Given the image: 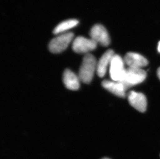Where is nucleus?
I'll return each instance as SVG.
<instances>
[{
    "instance_id": "1",
    "label": "nucleus",
    "mask_w": 160,
    "mask_h": 159,
    "mask_svg": "<svg viewBox=\"0 0 160 159\" xmlns=\"http://www.w3.org/2000/svg\"><path fill=\"white\" fill-rule=\"evenodd\" d=\"M97 60L92 54L85 55L80 66L79 78L82 82L89 84L92 81L97 68Z\"/></svg>"
},
{
    "instance_id": "2",
    "label": "nucleus",
    "mask_w": 160,
    "mask_h": 159,
    "mask_svg": "<svg viewBox=\"0 0 160 159\" xmlns=\"http://www.w3.org/2000/svg\"><path fill=\"white\" fill-rule=\"evenodd\" d=\"M146 77V72L142 68L128 67L125 68L122 78L118 82H121L127 89L142 83Z\"/></svg>"
},
{
    "instance_id": "3",
    "label": "nucleus",
    "mask_w": 160,
    "mask_h": 159,
    "mask_svg": "<svg viewBox=\"0 0 160 159\" xmlns=\"http://www.w3.org/2000/svg\"><path fill=\"white\" fill-rule=\"evenodd\" d=\"M74 38V34L72 32L61 34L52 39L49 44V50L55 54L61 53L68 47Z\"/></svg>"
},
{
    "instance_id": "4",
    "label": "nucleus",
    "mask_w": 160,
    "mask_h": 159,
    "mask_svg": "<svg viewBox=\"0 0 160 159\" xmlns=\"http://www.w3.org/2000/svg\"><path fill=\"white\" fill-rule=\"evenodd\" d=\"M98 44L93 39H89L82 36H79L74 39L72 49L75 52L79 54H88L89 52L95 50Z\"/></svg>"
},
{
    "instance_id": "5",
    "label": "nucleus",
    "mask_w": 160,
    "mask_h": 159,
    "mask_svg": "<svg viewBox=\"0 0 160 159\" xmlns=\"http://www.w3.org/2000/svg\"><path fill=\"white\" fill-rule=\"evenodd\" d=\"M124 60L119 55L115 54L109 65V74L112 80L119 81L122 78L125 68Z\"/></svg>"
},
{
    "instance_id": "6",
    "label": "nucleus",
    "mask_w": 160,
    "mask_h": 159,
    "mask_svg": "<svg viewBox=\"0 0 160 159\" xmlns=\"http://www.w3.org/2000/svg\"><path fill=\"white\" fill-rule=\"evenodd\" d=\"M91 38L97 44L106 47L110 44V39L105 27L101 24H96L92 27L90 32Z\"/></svg>"
},
{
    "instance_id": "7",
    "label": "nucleus",
    "mask_w": 160,
    "mask_h": 159,
    "mask_svg": "<svg viewBox=\"0 0 160 159\" xmlns=\"http://www.w3.org/2000/svg\"><path fill=\"white\" fill-rule=\"evenodd\" d=\"M128 100L132 107L140 112H144L146 110L147 102L143 94L131 91L128 94Z\"/></svg>"
},
{
    "instance_id": "8",
    "label": "nucleus",
    "mask_w": 160,
    "mask_h": 159,
    "mask_svg": "<svg viewBox=\"0 0 160 159\" xmlns=\"http://www.w3.org/2000/svg\"><path fill=\"white\" fill-rule=\"evenodd\" d=\"M124 60L128 67L142 68L148 64V60L145 57L137 53H128L125 55Z\"/></svg>"
},
{
    "instance_id": "9",
    "label": "nucleus",
    "mask_w": 160,
    "mask_h": 159,
    "mask_svg": "<svg viewBox=\"0 0 160 159\" xmlns=\"http://www.w3.org/2000/svg\"><path fill=\"white\" fill-rule=\"evenodd\" d=\"M115 55V53L112 50H108L105 52L97 64V72L98 77L102 78L104 77L108 65H110L112 59Z\"/></svg>"
},
{
    "instance_id": "10",
    "label": "nucleus",
    "mask_w": 160,
    "mask_h": 159,
    "mask_svg": "<svg viewBox=\"0 0 160 159\" xmlns=\"http://www.w3.org/2000/svg\"><path fill=\"white\" fill-rule=\"evenodd\" d=\"M102 85L104 88L116 96L119 97H125L127 89L121 82L105 80L102 82Z\"/></svg>"
},
{
    "instance_id": "11",
    "label": "nucleus",
    "mask_w": 160,
    "mask_h": 159,
    "mask_svg": "<svg viewBox=\"0 0 160 159\" xmlns=\"http://www.w3.org/2000/svg\"><path fill=\"white\" fill-rule=\"evenodd\" d=\"M80 79L70 69L64 71L63 81L65 87L72 90H76L80 87Z\"/></svg>"
},
{
    "instance_id": "12",
    "label": "nucleus",
    "mask_w": 160,
    "mask_h": 159,
    "mask_svg": "<svg viewBox=\"0 0 160 159\" xmlns=\"http://www.w3.org/2000/svg\"><path fill=\"white\" fill-rule=\"evenodd\" d=\"M79 23V21L76 19H69L63 21L58 24L54 29V34H59L65 33L66 31L75 27Z\"/></svg>"
},
{
    "instance_id": "13",
    "label": "nucleus",
    "mask_w": 160,
    "mask_h": 159,
    "mask_svg": "<svg viewBox=\"0 0 160 159\" xmlns=\"http://www.w3.org/2000/svg\"><path fill=\"white\" fill-rule=\"evenodd\" d=\"M157 75L159 79L160 80V67H159V68H158V69Z\"/></svg>"
},
{
    "instance_id": "14",
    "label": "nucleus",
    "mask_w": 160,
    "mask_h": 159,
    "mask_svg": "<svg viewBox=\"0 0 160 159\" xmlns=\"http://www.w3.org/2000/svg\"><path fill=\"white\" fill-rule=\"evenodd\" d=\"M158 50L159 51V52L160 53V41L159 42V44H158Z\"/></svg>"
},
{
    "instance_id": "15",
    "label": "nucleus",
    "mask_w": 160,
    "mask_h": 159,
    "mask_svg": "<svg viewBox=\"0 0 160 159\" xmlns=\"http://www.w3.org/2000/svg\"><path fill=\"white\" fill-rule=\"evenodd\" d=\"M101 159H109V158H103Z\"/></svg>"
}]
</instances>
